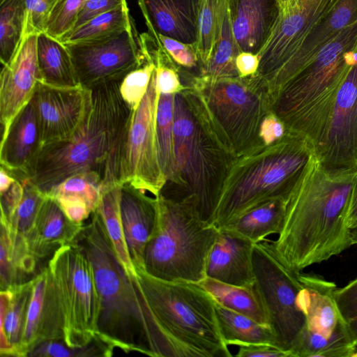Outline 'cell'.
I'll return each instance as SVG.
<instances>
[{"label": "cell", "mask_w": 357, "mask_h": 357, "mask_svg": "<svg viewBox=\"0 0 357 357\" xmlns=\"http://www.w3.org/2000/svg\"><path fill=\"white\" fill-rule=\"evenodd\" d=\"M239 52L232 30L229 8L211 59L201 70L199 75L211 77L239 76L236 67V59Z\"/></svg>", "instance_id": "cell-37"}, {"label": "cell", "mask_w": 357, "mask_h": 357, "mask_svg": "<svg viewBox=\"0 0 357 357\" xmlns=\"http://www.w3.org/2000/svg\"><path fill=\"white\" fill-rule=\"evenodd\" d=\"M287 202V199L280 198L263 203L220 229L234 231L254 243L262 241L269 235L281 232Z\"/></svg>", "instance_id": "cell-30"}, {"label": "cell", "mask_w": 357, "mask_h": 357, "mask_svg": "<svg viewBox=\"0 0 357 357\" xmlns=\"http://www.w3.org/2000/svg\"><path fill=\"white\" fill-rule=\"evenodd\" d=\"M42 149L40 131L31 100L13 120L1 137L0 163L15 178H24Z\"/></svg>", "instance_id": "cell-21"}, {"label": "cell", "mask_w": 357, "mask_h": 357, "mask_svg": "<svg viewBox=\"0 0 357 357\" xmlns=\"http://www.w3.org/2000/svg\"><path fill=\"white\" fill-rule=\"evenodd\" d=\"M230 0H201L196 50L201 70L207 65L218 40Z\"/></svg>", "instance_id": "cell-36"}, {"label": "cell", "mask_w": 357, "mask_h": 357, "mask_svg": "<svg viewBox=\"0 0 357 357\" xmlns=\"http://www.w3.org/2000/svg\"><path fill=\"white\" fill-rule=\"evenodd\" d=\"M339 312L345 322L357 317V278L335 291Z\"/></svg>", "instance_id": "cell-46"}, {"label": "cell", "mask_w": 357, "mask_h": 357, "mask_svg": "<svg viewBox=\"0 0 357 357\" xmlns=\"http://www.w3.org/2000/svg\"><path fill=\"white\" fill-rule=\"evenodd\" d=\"M37 60L40 81L55 86H80L68 47L61 40L44 32L39 33L37 38Z\"/></svg>", "instance_id": "cell-29"}, {"label": "cell", "mask_w": 357, "mask_h": 357, "mask_svg": "<svg viewBox=\"0 0 357 357\" xmlns=\"http://www.w3.org/2000/svg\"><path fill=\"white\" fill-rule=\"evenodd\" d=\"M280 13L278 0H230L234 36L240 52L258 54Z\"/></svg>", "instance_id": "cell-24"}, {"label": "cell", "mask_w": 357, "mask_h": 357, "mask_svg": "<svg viewBox=\"0 0 357 357\" xmlns=\"http://www.w3.org/2000/svg\"><path fill=\"white\" fill-rule=\"evenodd\" d=\"M173 93H159L155 118L156 146L159 163L166 179V184L173 183L171 189L160 195L172 197L180 188L181 182L178 172L174 147Z\"/></svg>", "instance_id": "cell-28"}, {"label": "cell", "mask_w": 357, "mask_h": 357, "mask_svg": "<svg viewBox=\"0 0 357 357\" xmlns=\"http://www.w3.org/2000/svg\"><path fill=\"white\" fill-rule=\"evenodd\" d=\"M349 331L354 346L357 345V317L347 322Z\"/></svg>", "instance_id": "cell-54"}, {"label": "cell", "mask_w": 357, "mask_h": 357, "mask_svg": "<svg viewBox=\"0 0 357 357\" xmlns=\"http://www.w3.org/2000/svg\"><path fill=\"white\" fill-rule=\"evenodd\" d=\"M61 0H24L23 36L45 32L50 16Z\"/></svg>", "instance_id": "cell-43"}, {"label": "cell", "mask_w": 357, "mask_h": 357, "mask_svg": "<svg viewBox=\"0 0 357 357\" xmlns=\"http://www.w3.org/2000/svg\"><path fill=\"white\" fill-rule=\"evenodd\" d=\"M188 84L199 96L223 139L236 156L264 144L259 130L272 112L264 82L255 73L241 77L188 74Z\"/></svg>", "instance_id": "cell-9"}, {"label": "cell", "mask_w": 357, "mask_h": 357, "mask_svg": "<svg viewBox=\"0 0 357 357\" xmlns=\"http://www.w3.org/2000/svg\"><path fill=\"white\" fill-rule=\"evenodd\" d=\"M51 197L56 201L68 218L74 222L84 223L94 212L90 204L82 197L70 195Z\"/></svg>", "instance_id": "cell-45"}, {"label": "cell", "mask_w": 357, "mask_h": 357, "mask_svg": "<svg viewBox=\"0 0 357 357\" xmlns=\"http://www.w3.org/2000/svg\"><path fill=\"white\" fill-rule=\"evenodd\" d=\"M316 156L333 172L357 171V59L342 83Z\"/></svg>", "instance_id": "cell-15"}, {"label": "cell", "mask_w": 357, "mask_h": 357, "mask_svg": "<svg viewBox=\"0 0 357 357\" xmlns=\"http://www.w3.org/2000/svg\"><path fill=\"white\" fill-rule=\"evenodd\" d=\"M121 186L118 184L102 190L96 211L102 221L115 254L124 271L128 275L133 276L136 275V271L128 253L121 218Z\"/></svg>", "instance_id": "cell-33"}, {"label": "cell", "mask_w": 357, "mask_h": 357, "mask_svg": "<svg viewBox=\"0 0 357 357\" xmlns=\"http://www.w3.org/2000/svg\"><path fill=\"white\" fill-rule=\"evenodd\" d=\"M42 147L70 137L82 123L91 105V90L61 87L38 81L32 97Z\"/></svg>", "instance_id": "cell-16"}, {"label": "cell", "mask_w": 357, "mask_h": 357, "mask_svg": "<svg viewBox=\"0 0 357 357\" xmlns=\"http://www.w3.org/2000/svg\"><path fill=\"white\" fill-rule=\"evenodd\" d=\"M298 276L303 287L301 303L306 316L305 326L329 337L345 322L335 299L336 284L316 275L301 272Z\"/></svg>", "instance_id": "cell-26"}, {"label": "cell", "mask_w": 357, "mask_h": 357, "mask_svg": "<svg viewBox=\"0 0 357 357\" xmlns=\"http://www.w3.org/2000/svg\"><path fill=\"white\" fill-rule=\"evenodd\" d=\"M120 211L125 239L135 268H144V255L158 218L157 197L123 184L121 189Z\"/></svg>", "instance_id": "cell-20"}, {"label": "cell", "mask_w": 357, "mask_h": 357, "mask_svg": "<svg viewBox=\"0 0 357 357\" xmlns=\"http://www.w3.org/2000/svg\"><path fill=\"white\" fill-rule=\"evenodd\" d=\"M15 178L3 167L0 168V192L10 188Z\"/></svg>", "instance_id": "cell-53"}, {"label": "cell", "mask_w": 357, "mask_h": 357, "mask_svg": "<svg viewBox=\"0 0 357 357\" xmlns=\"http://www.w3.org/2000/svg\"><path fill=\"white\" fill-rule=\"evenodd\" d=\"M24 195L22 181L15 178L8 189L0 192L1 220L8 221L15 213Z\"/></svg>", "instance_id": "cell-47"}, {"label": "cell", "mask_w": 357, "mask_h": 357, "mask_svg": "<svg viewBox=\"0 0 357 357\" xmlns=\"http://www.w3.org/2000/svg\"><path fill=\"white\" fill-rule=\"evenodd\" d=\"M73 243L93 269L100 299L98 337L114 349L151 356L146 305L135 275L124 271L96 211Z\"/></svg>", "instance_id": "cell-5"}, {"label": "cell", "mask_w": 357, "mask_h": 357, "mask_svg": "<svg viewBox=\"0 0 357 357\" xmlns=\"http://www.w3.org/2000/svg\"><path fill=\"white\" fill-rule=\"evenodd\" d=\"M176 93L174 107L175 155L181 185L170 198L192 199L204 220L213 224L222 190L236 157L190 86Z\"/></svg>", "instance_id": "cell-4"}, {"label": "cell", "mask_w": 357, "mask_h": 357, "mask_svg": "<svg viewBox=\"0 0 357 357\" xmlns=\"http://www.w3.org/2000/svg\"><path fill=\"white\" fill-rule=\"evenodd\" d=\"M146 305L152 357H231L213 296L199 284L155 278L135 268Z\"/></svg>", "instance_id": "cell-3"}, {"label": "cell", "mask_w": 357, "mask_h": 357, "mask_svg": "<svg viewBox=\"0 0 357 357\" xmlns=\"http://www.w3.org/2000/svg\"><path fill=\"white\" fill-rule=\"evenodd\" d=\"M347 225L350 230L357 227V178L350 197Z\"/></svg>", "instance_id": "cell-52"}, {"label": "cell", "mask_w": 357, "mask_h": 357, "mask_svg": "<svg viewBox=\"0 0 357 357\" xmlns=\"http://www.w3.org/2000/svg\"><path fill=\"white\" fill-rule=\"evenodd\" d=\"M354 347L347 323L343 322L329 337L305 326L290 353L291 357H351Z\"/></svg>", "instance_id": "cell-34"}, {"label": "cell", "mask_w": 357, "mask_h": 357, "mask_svg": "<svg viewBox=\"0 0 357 357\" xmlns=\"http://www.w3.org/2000/svg\"><path fill=\"white\" fill-rule=\"evenodd\" d=\"M197 284L221 305L245 315L261 324L268 325L265 308L255 284L252 287L236 286L208 277Z\"/></svg>", "instance_id": "cell-31"}, {"label": "cell", "mask_w": 357, "mask_h": 357, "mask_svg": "<svg viewBox=\"0 0 357 357\" xmlns=\"http://www.w3.org/2000/svg\"><path fill=\"white\" fill-rule=\"evenodd\" d=\"M66 45L79 85L89 89L121 82L149 60L143 36L138 34L134 24L106 38Z\"/></svg>", "instance_id": "cell-12"}, {"label": "cell", "mask_w": 357, "mask_h": 357, "mask_svg": "<svg viewBox=\"0 0 357 357\" xmlns=\"http://www.w3.org/2000/svg\"><path fill=\"white\" fill-rule=\"evenodd\" d=\"M19 180L24 186L22 199L10 219L8 221L1 220V224L4 225L13 235L26 241L46 195L27 178Z\"/></svg>", "instance_id": "cell-39"}, {"label": "cell", "mask_w": 357, "mask_h": 357, "mask_svg": "<svg viewBox=\"0 0 357 357\" xmlns=\"http://www.w3.org/2000/svg\"><path fill=\"white\" fill-rule=\"evenodd\" d=\"M151 36L159 40L165 50L178 66L185 69L197 70L200 74V64L196 45L184 43L160 34Z\"/></svg>", "instance_id": "cell-44"}, {"label": "cell", "mask_w": 357, "mask_h": 357, "mask_svg": "<svg viewBox=\"0 0 357 357\" xmlns=\"http://www.w3.org/2000/svg\"><path fill=\"white\" fill-rule=\"evenodd\" d=\"M84 224L70 220L56 201L46 195L26 238L31 253L38 262L52 257L61 247L73 243Z\"/></svg>", "instance_id": "cell-25"}, {"label": "cell", "mask_w": 357, "mask_h": 357, "mask_svg": "<svg viewBox=\"0 0 357 357\" xmlns=\"http://www.w3.org/2000/svg\"><path fill=\"white\" fill-rule=\"evenodd\" d=\"M86 0H61L50 16L45 32L61 40L74 29L79 13Z\"/></svg>", "instance_id": "cell-42"}, {"label": "cell", "mask_w": 357, "mask_h": 357, "mask_svg": "<svg viewBox=\"0 0 357 357\" xmlns=\"http://www.w3.org/2000/svg\"><path fill=\"white\" fill-rule=\"evenodd\" d=\"M253 264L255 287L275 335L277 347L291 357L290 350L306 326L299 273L292 272L278 259L267 238L255 243Z\"/></svg>", "instance_id": "cell-11"}, {"label": "cell", "mask_w": 357, "mask_h": 357, "mask_svg": "<svg viewBox=\"0 0 357 357\" xmlns=\"http://www.w3.org/2000/svg\"><path fill=\"white\" fill-rule=\"evenodd\" d=\"M133 24L126 1L118 7L76 27L61 41L64 44H70L98 40L117 34Z\"/></svg>", "instance_id": "cell-35"}, {"label": "cell", "mask_w": 357, "mask_h": 357, "mask_svg": "<svg viewBox=\"0 0 357 357\" xmlns=\"http://www.w3.org/2000/svg\"><path fill=\"white\" fill-rule=\"evenodd\" d=\"M219 231L208 257L206 277L229 284L254 286L255 243L234 231Z\"/></svg>", "instance_id": "cell-19"}, {"label": "cell", "mask_w": 357, "mask_h": 357, "mask_svg": "<svg viewBox=\"0 0 357 357\" xmlns=\"http://www.w3.org/2000/svg\"><path fill=\"white\" fill-rule=\"evenodd\" d=\"M159 92L155 70L147 91L133 110L125 137L121 183L128 184L155 197L166 184L156 146L155 118Z\"/></svg>", "instance_id": "cell-13"}, {"label": "cell", "mask_w": 357, "mask_h": 357, "mask_svg": "<svg viewBox=\"0 0 357 357\" xmlns=\"http://www.w3.org/2000/svg\"><path fill=\"white\" fill-rule=\"evenodd\" d=\"M155 68L149 54V60L143 66L129 73L122 80L119 86L121 96L132 110L138 107L145 96Z\"/></svg>", "instance_id": "cell-41"}, {"label": "cell", "mask_w": 357, "mask_h": 357, "mask_svg": "<svg viewBox=\"0 0 357 357\" xmlns=\"http://www.w3.org/2000/svg\"><path fill=\"white\" fill-rule=\"evenodd\" d=\"M291 0H278L280 9L284 8L287 6Z\"/></svg>", "instance_id": "cell-56"}, {"label": "cell", "mask_w": 357, "mask_h": 357, "mask_svg": "<svg viewBox=\"0 0 357 357\" xmlns=\"http://www.w3.org/2000/svg\"><path fill=\"white\" fill-rule=\"evenodd\" d=\"M357 59V22L342 29L271 100L286 128L314 150L329 124L339 89Z\"/></svg>", "instance_id": "cell-6"}, {"label": "cell", "mask_w": 357, "mask_h": 357, "mask_svg": "<svg viewBox=\"0 0 357 357\" xmlns=\"http://www.w3.org/2000/svg\"><path fill=\"white\" fill-rule=\"evenodd\" d=\"M201 0H138L151 36L196 45Z\"/></svg>", "instance_id": "cell-22"}, {"label": "cell", "mask_w": 357, "mask_h": 357, "mask_svg": "<svg viewBox=\"0 0 357 357\" xmlns=\"http://www.w3.org/2000/svg\"><path fill=\"white\" fill-rule=\"evenodd\" d=\"M286 132L283 122L271 112L261 122L259 137L264 144L268 145L282 137Z\"/></svg>", "instance_id": "cell-49"}, {"label": "cell", "mask_w": 357, "mask_h": 357, "mask_svg": "<svg viewBox=\"0 0 357 357\" xmlns=\"http://www.w3.org/2000/svg\"><path fill=\"white\" fill-rule=\"evenodd\" d=\"M114 349L97 337L84 347H69L63 340L49 341L40 344L27 356L34 357H86L111 356Z\"/></svg>", "instance_id": "cell-40"}, {"label": "cell", "mask_w": 357, "mask_h": 357, "mask_svg": "<svg viewBox=\"0 0 357 357\" xmlns=\"http://www.w3.org/2000/svg\"><path fill=\"white\" fill-rule=\"evenodd\" d=\"M154 231L144 251V269L165 280L199 283L206 278L209 252L219 229L200 217L190 198L160 195Z\"/></svg>", "instance_id": "cell-8"}, {"label": "cell", "mask_w": 357, "mask_h": 357, "mask_svg": "<svg viewBox=\"0 0 357 357\" xmlns=\"http://www.w3.org/2000/svg\"><path fill=\"white\" fill-rule=\"evenodd\" d=\"M32 287L33 278L7 289L1 290V356L19 357Z\"/></svg>", "instance_id": "cell-27"}, {"label": "cell", "mask_w": 357, "mask_h": 357, "mask_svg": "<svg viewBox=\"0 0 357 357\" xmlns=\"http://www.w3.org/2000/svg\"><path fill=\"white\" fill-rule=\"evenodd\" d=\"M47 266L62 308L64 342L72 348L89 345L98 337L100 312L99 295L91 262L73 243L56 250Z\"/></svg>", "instance_id": "cell-10"}, {"label": "cell", "mask_w": 357, "mask_h": 357, "mask_svg": "<svg viewBox=\"0 0 357 357\" xmlns=\"http://www.w3.org/2000/svg\"><path fill=\"white\" fill-rule=\"evenodd\" d=\"M237 357H291L289 353L268 344H253L238 346Z\"/></svg>", "instance_id": "cell-50"}, {"label": "cell", "mask_w": 357, "mask_h": 357, "mask_svg": "<svg viewBox=\"0 0 357 357\" xmlns=\"http://www.w3.org/2000/svg\"><path fill=\"white\" fill-rule=\"evenodd\" d=\"M337 0H291L280 13L267 41L258 52L256 74L268 88L271 98L278 79L305 39Z\"/></svg>", "instance_id": "cell-14"}, {"label": "cell", "mask_w": 357, "mask_h": 357, "mask_svg": "<svg viewBox=\"0 0 357 357\" xmlns=\"http://www.w3.org/2000/svg\"><path fill=\"white\" fill-rule=\"evenodd\" d=\"M38 34L22 37L10 60L3 65L0 75V121L1 137L13 120L31 100L40 79L37 60Z\"/></svg>", "instance_id": "cell-17"}, {"label": "cell", "mask_w": 357, "mask_h": 357, "mask_svg": "<svg viewBox=\"0 0 357 357\" xmlns=\"http://www.w3.org/2000/svg\"><path fill=\"white\" fill-rule=\"evenodd\" d=\"M121 82L91 89V105L81 126L68 138L42 147L24 178L45 195L79 173L100 174L102 190L121 185L123 147L133 112L121 96Z\"/></svg>", "instance_id": "cell-2"}, {"label": "cell", "mask_w": 357, "mask_h": 357, "mask_svg": "<svg viewBox=\"0 0 357 357\" xmlns=\"http://www.w3.org/2000/svg\"><path fill=\"white\" fill-rule=\"evenodd\" d=\"M24 0H0V60L6 65L15 52L24 33Z\"/></svg>", "instance_id": "cell-38"}, {"label": "cell", "mask_w": 357, "mask_h": 357, "mask_svg": "<svg viewBox=\"0 0 357 357\" xmlns=\"http://www.w3.org/2000/svg\"><path fill=\"white\" fill-rule=\"evenodd\" d=\"M314 152L307 138L287 130L275 142L237 155L225 181L213 225L220 229L263 203L287 199Z\"/></svg>", "instance_id": "cell-7"}, {"label": "cell", "mask_w": 357, "mask_h": 357, "mask_svg": "<svg viewBox=\"0 0 357 357\" xmlns=\"http://www.w3.org/2000/svg\"><path fill=\"white\" fill-rule=\"evenodd\" d=\"M64 324L57 289L46 266L33 278L19 357H25L43 342L63 340Z\"/></svg>", "instance_id": "cell-18"}, {"label": "cell", "mask_w": 357, "mask_h": 357, "mask_svg": "<svg viewBox=\"0 0 357 357\" xmlns=\"http://www.w3.org/2000/svg\"><path fill=\"white\" fill-rule=\"evenodd\" d=\"M126 1V0H86L79 13L74 29L98 15L118 7Z\"/></svg>", "instance_id": "cell-48"}, {"label": "cell", "mask_w": 357, "mask_h": 357, "mask_svg": "<svg viewBox=\"0 0 357 357\" xmlns=\"http://www.w3.org/2000/svg\"><path fill=\"white\" fill-rule=\"evenodd\" d=\"M215 305L219 326L227 345L268 344L278 347L276 337L271 326L229 310L215 301Z\"/></svg>", "instance_id": "cell-32"}, {"label": "cell", "mask_w": 357, "mask_h": 357, "mask_svg": "<svg viewBox=\"0 0 357 357\" xmlns=\"http://www.w3.org/2000/svg\"><path fill=\"white\" fill-rule=\"evenodd\" d=\"M351 244L357 245V227L350 230Z\"/></svg>", "instance_id": "cell-55"}, {"label": "cell", "mask_w": 357, "mask_h": 357, "mask_svg": "<svg viewBox=\"0 0 357 357\" xmlns=\"http://www.w3.org/2000/svg\"><path fill=\"white\" fill-rule=\"evenodd\" d=\"M259 59L257 54L241 52L236 59V67L241 77L252 75L258 70Z\"/></svg>", "instance_id": "cell-51"}, {"label": "cell", "mask_w": 357, "mask_h": 357, "mask_svg": "<svg viewBox=\"0 0 357 357\" xmlns=\"http://www.w3.org/2000/svg\"><path fill=\"white\" fill-rule=\"evenodd\" d=\"M351 357H357V345H356L354 348Z\"/></svg>", "instance_id": "cell-57"}, {"label": "cell", "mask_w": 357, "mask_h": 357, "mask_svg": "<svg viewBox=\"0 0 357 357\" xmlns=\"http://www.w3.org/2000/svg\"><path fill=\"white\" fill-rule=\"evenodd\" d=\"M356 178L357 171L326 169L314 152L288 197L278 238L269 240L290 271L301 273L352 245L347 215Z\"/></svg>", "instance_id": "cell-1"}, {"label": "cell", "mask_w": 357, "mask_h": 357, "mask_svg": "<svg viewBox=\"0 0 357 357\" xmlns=\"http://www.w3.org/2000/svg\"><path fill=\"white\" fill-rule=\"evenodd\" d=\"M357 22V0H337L280 75L272 98L342 29Z\"/></svg>", "instance_id": "cell-23"}]
</instances>
